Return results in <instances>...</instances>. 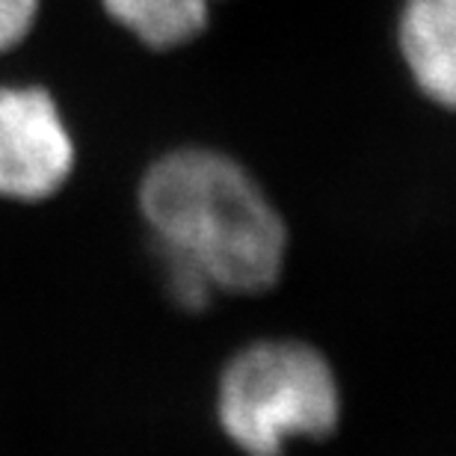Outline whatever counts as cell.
I'll use <instances>...</instances> for the list:
<instances>
[{"label":"cell","instance_id":"obj_1","mask_svg":"<svg viewBox=\"0 0 456 456\" xmlns=\"http://www.w3.org/2000/svg\"><path fill=\"white\" fill-rule=\"evenodd\" d=\"M140 211L154 246L196 264L214 290L261 294L281 276L285 220L258 181L220 151L178 149L154 160Z\"/></svg>","mask_w":456,"mask_h":456},{"label":"cell","instance_id":"obj_2","mask_svg":"<svg viewBox=\"0 0 456 456\" xmlns=\"http://www.w3.org/2000/svg\"><path fill=\"white\" fill-rule=\"evenodd\" d=\"M216 418L246 456H281L290 439H326L341 421L332 364L305 341L270 338L243 346L225 364Z\"/></svg>","mask_w":456,"mask_h":456},{"label":"cell","instance_id":"obj_3","mask_svg":"<svg viewBox=\"0 0 456 456\" xmlns=\"http://www.w3.org/2000/svg\"><path fill=\"white\" fill-rule=\"evenodd\" d=\"M75 169V140L42 86H0V196L42 202Z\"/></svg>","mask_w":456,"mask_h":456},{"label":"cell","instance_id":"obj_4","mask_svg":"<svg viewBox=\"0 0 456 456\" xmlns=\"http://www.w3.org/2000/svg\"><path fill=\"white\" fill-rule=\"evenodd\" d=\"M397 42L418 89L451 110L456 102V0H409Z\"/></svg>","mask_w":456,"mask_h":456},{"label":"cell","instance_id":"obj_5","mask_svg":"<svg viewBox=\"0 0 456 456\" xmlns=\"http://www.w3.org/2000/svg\"><path fill=\"white\" fill-rule=\"evenodd\" d=\"M107 15L149 48H178L208 27L211 0H102Z\"/></svg>","mask_w":456,"mask_h":456},{"label":"cell","instance_id":"obj_6","mask_svg":"<svg viewBox=\"0 0 456 456\" xmlns=\"http://www.w3.org/2000/svg\"><path fill=\"white\" fill-rule=\"evenodd\" d=\"M39 0H0V53L15 48L30 33Z\"/></svg>","mask_w":456,"mask_h":456}]
</instances>
